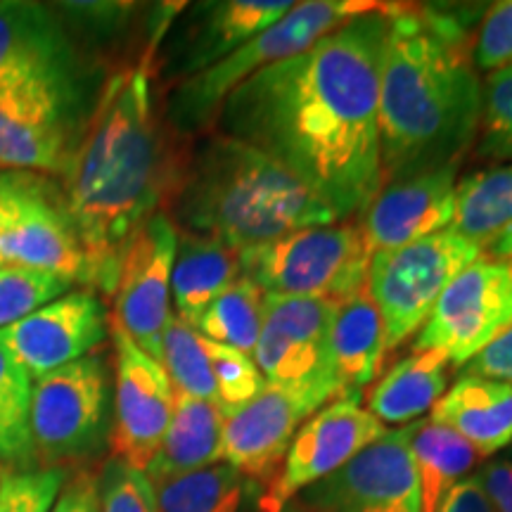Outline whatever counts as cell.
<instances>
[{"mask_svg":"<svg viewBox=\"0 0 512 512\" xmlns=\"http://www.w3.org/2000/svg\"><path fill=\"white\" fill-rule=\"evenodd\" d=\"M223 422H226V411L219 401L176 394L169 427H166L159 451L145 470L152 486L164 479L221 463Z\"/></svg>","mask_w":512,"mask_h":512,"instance_id":"obj_24","label":"cell"},{"mask_svg":"<svg viewBox=\"0 0 512 512\" xmlns=\"http://www.w3.org/2000/svg\"><path fill=\"white\" fill-rule=\"evenodd\" d=\"M451 363L444 351L420 349L384 373L368 396V411L382 425H411L446 392Z\"/></svg>","mask_w":512,"mask_h":512,"instance_id":"obj_26","label":"cell"},{"mask_svg":"<svg viewBox=\"0 0 512 512\" xmlns=\"http://www.w3.org/2000/svg\"><path fill=\"white\" fill-rule=\"evenodd\" d=\"M31 392L34 380L0 342V460L29 470L34 463L31 444Z\"/></svg>","mask_w":512,"mask_h":512,"instance_id":"obj_31","label":"cell"},{"mask_svg":"<svg viewBox=\"0 0 512 512\" xmlns=\"http://www.w3.org/2000/svg\"><path fill=\"white\" fill-rule=\"evenodd\" d=\"M389 430L363 408L361 394H344L325 403L304 422L287 448L280 470L259 498L261 512H285L306 489L335 475Z\"/></svg>","mask_w":512,"mask_h":512,"instance_id":"obj_11","label":"cell"},{"mask_svg":"<svg viewBox=\"0 0 512 512\" xmlns=\"http://www.w3.org/2000/svg\"><path fill=\"white\" fill-rule=\"evenodd\" d=\"M110 437V366L88 354L41 375L31 392V444L43 467L88 460Z\"/></svg>","mask_w":512,"mask_h":512,"instance_id":"obj_9","label":"cell"},{"mask_svg":"<svg viewBox=\"0 0 512 512\" xmlns=\"http://www.w3.org/2000/svg\"><path fill=\"white\" fill-rule=\"evenodd\" d=\"M252 479L238 467L214 463L155 484L159 512H242Z\"/></svg>","mask_w":512,"mask_h":512,"instance_id":"obj_29","label":"cell"},{"mask_svg":"<svg viewBox=\"0 0 512 512\" xmlns=\"http://www.w3.org/2000/svg\"><path fill=\"white\" fill-rule=\"evenodd\" d=\"M486 252H489V256H494V259H503L512 264V223L496 235L494 242L486 247Z\"/></svg>","mask_w":512,"mask_h":512,"instance_id":"obj_44","label":"cell"},{"mask_svg":"<svg viewBox=\"0 0 512 512\" xmlns=\"http://www.w3.org/2000/svg\"><path fill=\"white\" fill-rule=\"evenodd\" d=\"M413 422L392 430L299 496L304 512H420Z\"/></svg>","mask_w":512,"mask_h":512,"instance_id":"obj_14","label":"cell"},{"mask_svg":"<svg viewBox=\"0 0 512 512\" xmlns=\"http://www.w3.org/2000/svg\"><path fill=\"white\" fill-rule=\"evenodd\" d=\"M484 249L446 228L413 245L370 256L366 290L380 309L387 354L418 335L434 304Z\"/></svg>","mask_w":512,"mask_h":512,"instance_id":"obj_7","label":"cell"},{"mask_svg":"<svg viewBox=\"0 0 512 512\" xmlns=\"http://www.w3.org/2000/svg\"><path fill=\"white\" fill-rule=\"evenodd\" d=\"M64 482V467L8 472L0 477V512H50Z\"/></svg>","mask_w":512,"mask_h":512,"instance_id":"obj_37","label":"cell"},{"mask_svg":"<svg viewBox=\"0 0 512 512\" xmlns=\"http://www.w3.org/2000/svg\"><path fill=\"white\" fill-rule=\"evenodd\" d=\"M178 230L166 211L152 216L128 245L114 285L112 320L147 356L159 361L171 318V271Z\"/></svg>","mask_w":512,"mask_h":512,"instance_id":"obj_16","label":"cell"},{"mask_svg":"<svg viewBox=\"0 0 512 512\" xmlns=\"http://www.w3.org/2000/svg\"><path fill=\"white\" fill-rule=\"evenodd\" d=\"M441 512H494L489 505V498L484 496L482 484L477 475H467L465 479L453 486L451 494L446 496V503Z\"/></svg>","mask_w":512,"mask_h":512,"instance_id":"obj_42","label":"cell"},{"mask_svg":"<svg viewBox=\"0 0 512 512\" xmlns=\"http://www.w3.org/2000/svg\"><path fill=\"white\" fill-rule=\"evenodd\" d=\"M50 512H100L98 472L79 470L67 477Z\"/></svg>","mask_w":512,"mask_h":512,"instance_id":"obj_40","label":"cell"},{"mask_svg":"<svg viewBox=\"0 0 512 512\" xmlns=\"http://www.w3.org/2000/svg\"><path fill=\"white\" fill-rule=\"evenodd\" d=\"M470 55L477 72L486 74L512 64V0H501L484 12Z\"/></svg>","mask_w":512,"mask_h":512,"instance_id":"obj_38","label":"cell"},{"mask_svg":"<svg viewBox=\"0 0 512 512\" xmlns=\"http://www.w3.org/2000/svg\"><path fill=\"white\" fill-rule=\"evenodd\" d=\"M110 332L114 342L112 458L145 472L171 422L176 389L162 363L147 356L114 320H110Z\"/></svg>","mask_w":512,"mask_h":512,"instance_id":"obj_13","label":"cell"},{"mask_svg":"<svg viewBox=\"0 0 512 512\" xmlns=\"http://www.w3.org/2000/svg\"><path fill=\"white\" fill-rule=\"evenodd\" d=\"M102 83H27L0 93V169L60 176Z\"/></svg>","mask_w":512,"mask_h":512,"instance_id":"obj_8","label":"cell"},{"mask_svg":"<svg viewBox=\"0 0 512 512\" xmlns=\"http://www.w3.org/2000/svg\"><path fill=\"white\" fill-rule=\"evenodd\" d=\"M411 456L420 512H441L446 496L477 465V451L463 437L430 418L413 422Z\"/></svg>","mask_w":512,"mask_h":512,"instance_id":"obj_27","label":"cell"},{"mask_svg":"<svg viewBox=\"0 0 512 512\" xmlns=\"http://www.w3.org/2000/svg\"><path fill=\"white\" fill-rule=\"evenodd\" d=\"M152 43L102 83L91 119L62 169V197L86 256V290L112 297L133 238L164 211L185 140L157 105Z\"/></svg>","mask_w":512,"mask_h":512,"instance_id":"obj_2","label":"cell"},{"mask_svg":"<svg viewBox=\"0 0 512 512\" xmlns=\"http://www.w3.org/2000/svg\"><path fill=\"white\" fill-rule=\"evenodd\" d=\"M17 174V202L0 238V266L43 271L67 283H86V256L64 207L60 185L50 176Z\"/></svg>","mask_w":512,"mask_h":512,"instance_id":"obj_15","label":"cell"},{"mask_svg":"<svg viewBox=\"0 0 512 512\" xmlns=\"http://www.w3.org/2000/svg\"><path fill=\"white\" fill-rule=\"evenodd\" d=\"M430 420L463 437L479 458L494 456L512 441V384L460 375L434 403Z\"/></svg>","mask_w":512,"mask_h":512,"instance_id":"obj_23","label":"cell"},{"mask_svg":"<svg viewBox=\"0 0 512 512\" xmlns=\"http://www.w3.org/2000/svg\"><path fill=\"white\" fill-rule=\"evenodd\" d=\"M285 512H304L302 508H299V505H290V508H287Z\"/></svg>","mask_w":512,"mask_h":512,"instance_id":"obj_45","label":"cell"},{"mask_svg":"<svg viewBox=\"0 0 512 512\" xmlns=\"http://www.w3.org/2000/svg\"><path fill=\"white\" fill-rule=\"evenodd\" d=\"M512 325V264L482 254L446 287L415 335L413 351H444L463 368Z\"/></svg>","mask_w":512,"mask_h":512,"instance_id":"obj_10","label":"cell"},{"mask_svg":"<svg viewBox=\"0 0 512 512\" xmlns=\"http://www.w3.org/2000/svg\"><path fill=\"white\" fill-rule=\"evenodd\" d=\"M159 363L174 384L176 394L192 399L216 401V384L211 375L204 339L192 325L171 313L162 337V356Z\"/></svg>","mask_w":512,"mask_h":512,"instance_id":"obj_32","label":"cell"},{"mask_svg":"<svg viewBox=\"0 0 512 512\" xmlns=\"http://www.w3.org/2000/svg\"><path fill=\"white\" fill-rule=\"evenodd\" d=\"M512 223V164H496L456 183L451 230L486 249Z\"/></svg>","mask_w":512,"mask_h":512,"instance_id":"obj_28","label":"cell"},{"mask_svg":"<svg viewBox=\"0 0 512 512\" xmlns=\"http://www.w3.org/2000/svg\"><path fill=\"white\" fill-rule=\"evenodd\" d=\"M204 351H207L211 375H214L216 401L226 413L245 406L266 387L264 375L259 373L252 356L209 342V339H204Z\"/></svg>","mask_w":512,"mask_h":512,"instance_id":"obj_35","label":"cell"},{"mask_svg":"<svg viewBox=\"0 0 512 512\" xmlns=\"http://www.w3.org/2000/svg\"><path fill=\"white\" fill-rule=\"evenodd\" d=\"M337 304L318 297H264L254 363L268 384L330 380V328Z\"/></svg>","mask_w":512,"mask_h":512,"instance_id":"obj_20","label":"cell"},{"mask_svg":"<svg viewBox=\"0 0 512 512\" xmlns=\"http://www.w3.org/2000/svg\"><path fill=\"white\" fill-rule=\"evenodd\" d=\"M458 166L384 183L358 219L368 256L413 245L451 226Z\"/></svg>","mask_w":512,"mask_h":512,"instance_id":"obj_21","label":"cell"},{"mask_svg":"<svg viewBox=\"0 0 512 512\" xmlns=\"http://www.w3.org/2000/svg\"><path fill=\"white\" fill-rule=\"evenodd\" d=\"M294 8L287 0H216L197 3L169 27L159 72L181 83L221 62Z\"/></svg>","mask_w":512,"mask_h":512,"instance_id":"obj_18","label":"cell"},{"mask_svg":"<svg viewBox=\"0 0 512 512\" xmlns=\"http://www.w3.org/2000/svg\"><path fill=\"white\" fill-rule=\"evenodd\" d=\"M261 320H264V292L240 275L207 306V311L195 323V330L209 342L254 356Z\"/></svg>","mask_w":512,"mask_h":512,"instance_id":"obj_30","label":"cell"},{"mask_svg":"<svg viewBox=\"0 0 512 512\" xmlns=\"http://www.w3.org/2000/svg\"><path fill=\"white\" fill-rule=\"evenodd\" d=\"M463 375L486 377V380H498L512 384V325L501 332L489 347L467 361L463 366Z\"/></svg>","mask_w":512,"mask_h":512,"instance_id":"obj_39","label":"cell"},{"mask_svg":"<svg viewBox=\"0 0 512 512\" xmlns=\"http://www.w3.org/2000/svg\"><path fill=\"white\" fill-rule=\"evenodd\" d=\"M100 512H159L155 486L143 470L119 458L105 460L98 472Z\"/></svg>","mask_w":512,"mask_h":512,"instance_id":"obj_36","label":"cell"},{"mask_svg":"<svg viewBox=\"0 0 512 512\" xmlns=\"http://www.w3.org/2000/svg\"><path fill=\"white\" fill-rule=\"evenodd\" d=\"M107 332L110 320L98 294L72 290L0 330V342L36 380L93 354Z\"/></svg>","mask_w":512,"mask_h":512,"instance_id":"obj_19","label":"cell"},{"mask_svg":"<svg viewBox=\"0 0 512 512\" xmlns=\"http://www.w3.org/2000/svg\"><path fill=\"white\" fill-rule=\"evenodd\" d=\"M240 275L238 249L178 230L174 271H171V302L178 318L195 328L207 306Z\"/></svg>","mask_w":512,"mask_h":512,"instance_id":"obj_25","label":"cell"},{"mask_svg":"<svg viewBox=\"0 0 512 512\" xmlns=\"http://www.w3.org/2000/svg\"><path fill=\"white\" fill-rule=\"evenodd\" d=\"M337 396V387L328 377L306 384L266 382L252 401L226 413L221 460L238 467L252 482H271L294 434Z\"/></svg>","mask_w":512,"mask_h":512,"instance_id":"obj_12","label":"cell"},{"mask_svg":"<svg viewBox=\"0 0 512 512\" xmlns=\"http://www.w3.org/2000/svg\"><path fill=\"white\" fill-rule=\"evenodd\" d=\"M463 15L389 5L380 67L382 185L460 166L477 140L482 83Z\"/></svg>","mask_w":512,"mask_h":512,"instance_id":"obj_3","label":"cell"},{"mask_svg":"<svg viewBox=\"0 0 512 512\" xmlns=\"http://www.w3.org/2000/svg\"><path fill=\"white\" fill-rule=\"evenodd\" d=\"M387 12H368L261 69L221 105L214 131L245 140L318 195L337 221L361 219L382 188L380 67Z\"/></svg>","mask_w":512,"mask_h":512,"instance_id":"obj_1","label":"cell"},{"mask_svg":"<svg viewBox=\"0 0 512 512\" xmlns=\"http://www.w3.org/2000/svg\"><path fill=\"white\" fill-rule=\"evenodd\" d=\"M27 83H95L60 12L0 0V93Z\"/></svg>","mask_w":512,"mask_h":512,"instance_id":"obj_17","label":"cell"},{"mask_svg":"<svg viewBox=\"0 0 512 512\" xmlns=\"http://www.w3.org/2000/svg\"><path fill=\"white\" fill-rule=\"evenodd\" d=\"M387 332L373 297L361 290L337 304L330 328L328 375L339 396L361 394L380 375Z\"/></svg>","mask_w":512,"mask_h":512,"instance_id":"obj_22","label":"cell"},{"mask_svg":"<svg viewBox=\"0 0 512 512\" xmlns=\"http://www.w3.org/2000/svg\"><path fill=\"white\" fill-rule=\"evenodd\" d=\"M475 143L477 157L512 162V64L486 74Z\"/></svg>","mask_w":512,"mask_h":512,"instance_id":"obj_33","label":"cell"},{"mask_svg":"<svg viewBox=\"0 0 512 512\" xmlns=\"http://www.w3.org/2000/svg\"><path fill=\"white\" fill-rule=\"evenodd\" d=\"M72 290L74 285L57 275L22 266H0V330Z\"/></svg>","mask_w":512,"mask_h":512,"instance_id":"obj_34","label":"cell"},{"mask_svg":"<svg viewBox=\"0 0 512 512\" xmlns=\"http://www.w3.org/2000/svg\"><path fill=\"white\" fill-rule=\"evenodd\" d=\"M387 3L370 0H309L294 3L283 19L271 24L245 46L233 50L221 62L204 72L176 83L166 98L164 119L178 138L192 140L214 131L221 105L235 88L242 86L261 69L287 60V57L311 48L318 38L351 22V19L382 10Z\"/></svg>","mask_w":512,"mask_h":512,"instance_id":"obj_5","label":"cell"},{"mask_svg":"<svg viewBox=\"0 0 512 512\" xmlns=\"http://www.w3.org/2000/svg\"><path fill=\"white\" fill-rule=\"evenodd\" d=\"M164 211L181 233L238 252L337 223L328 204L278 159L219 131L185 140Z\"/></svg>","mask_w":512,"mask_h":512,"instance_id":"obj_4","label":"cell"},{"mask_svg":"<svg viewBox=\"0 0 512 512\" xmlns=\"http://www.w3.org/2000/svg\"><path fill=\"white\" fill-rule=\"evenodd\" d=\"M484 496L494 512H512V463H489L477 472Z\"/></svg>","mask_w":512,"mask_h":512,"instance_id":"obj_41","label":"cell"},{"mask_svg":"<svg viewBox=\"0 0 512 512\" xmlns=\"http://www.w3.org/2000/svg\"><path fill=\"white\" fill-rule=\"evenodd\" d=\"M17 202V174L15 171H5L0 174V238H3L5 228L12 219Z\"/></svg>","mask_w":512,"mask_h":512,"instance_id":"obj_43","label":"cell"},{"mask_svg":"<svg viewBox=\"0 0 512 512\" xmlns=\"http://www.w3.org/2000/svg\"><path fill=\"white\" fill-rule=\"evenodd\" d=\"M370 256L356 221L304 228L240 252L242 278L264 297L342 299L366 290Z\"/></svg>","mask_w":512,"mask_h":512,"instance_id":"obj_6","label":"cell"}]
</instances>
